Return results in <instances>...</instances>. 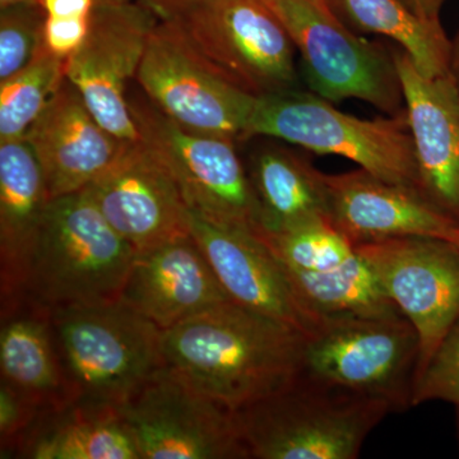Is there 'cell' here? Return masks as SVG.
Returning a JSON list of instances; mask_svg holds the SVG:
<instances>
[{
    "mask_svg": "<svg viewBox=\"0 0 459 459\" xmlns=\"http://www.w3.org/2000/svg\"><path fill=\"white\" fill-rule=\"evenodd\" d=\"M332 104L300 89L256 98L243 140L261 135L319 155L344 157L380 179L421 190L404 111L361 119Z\"/></svg>",
    "mask_w": 459,
    "mask_h": 459,
    "instance_id": "5b68a950",
    "label": "cell"
},
{
    "mask_svg": "<svg viewBox=\"0 0 459 459\" xmlns=\"http://www.w3.org/2000/svg\"><path fill=\"white\" fill-rule=\"evenodd\" d=\"M25 138L40 164L50 199L87 188L111 165L122 146L66 78Z\"/></svg>",
    "mask_w": 459,
    "mask_h": 459,
    "instance_id": "ac0fdd59",
    "label": "cell"
},
{
    "mask_svg": "<svg viewBox=\"0 0 459 459\" xmlns=\"http://www.w3.org/2000/svg\"><path fill=\"white\" fill-rule=\"evenodd\" d=\"M41 4H17L0 13V81L25 68L44 44Z\"/></svg>",
    "mask_w": 459,
    "mask_h": 459,
    "instance_id": "484cf974",
    "label": "cell"
},
{
    "mask_svg": "<svg viewBox=\"0 0 459 459\" xmlns=\"http://www.w3.org/2000/svg\"><path fill=\"white\" fill-rule=\"evenodd\" d=\"M50 318L74 403L117 409L166 365L164 331L120 299Z\"/></svg>",
    "mask_w": 459,
    "mask_h": 459,
    "instance_id": "277c9868",
    "label": "cell"
},
{
    "mask_svg": "<svg viewBox=\"0 0 459 459\" xmlns=\"http://www.w3.org/2000/svg\"><path fill=\"white\" fill-rule=\"evenodd\" d=\"M50 201L40 164L26 138L0 142L2 312L25 300L30 262Z\"/></svg>",
    "mask_w": 459,
    "mask_h": 459,
    "instance_id": "ffe728a7",
    "label": "cell"
},
{
    "mask_svg": "<svg viewBox=\"0 0 459 459\" xmlns=\"http://www.w3.org/2000/svg\"><path fill=\"white\" fill-rule=\"evenodd\" d=\"M455 246H457L459 247V231H458L457 243H455Z\"/></svg>",
    "mask_w": 459,
    "mask_h": 459,
    "instance_id": "836d02e7",
    "label": "cell"
},
{
    "mask_svg": "<svg viewBox=\"0 0 459 459\" xmlns=\"http://www.w3.org/2000/svg\"><path fill=\"white\" fill-rule=\"evenodd\" d=\"M303 63L310 91L331 102L358 99L386 115L403 113L392 51L344 23L329 0H263Z\"/></svg>",
    "mask_w": 459,
    "mask_h": 459,
    "instance_id": "ba28073f",
    "label": "cell"
},
{
    "mask_svg": "<svg viewBox=\"0 0 459 459\" xmlns=\"http://www.w3.org/2000/svg\"><path fill=\"white\" fill-rule=\"evenodd\" d=\"M157 22L155 12L142 0L95 4L86 40L66 59V80L120 142L141 138L126 89L137 75Z\"/></svg>",
    "mask_w": 459,
    "mask_h": 459,
    "instance_id": "7c38bea8",
    "label": "cell"
},
{
    "mask_svg": "<svg viewBox=\"0 0 459 459\" xmlns=\"http://www.w3.org/2000/svg\"><path fill=\"white\" fill-rule=\"evenodd\" d=\"M142 459H247L234 411L162 367L117 407Z\"/></svg>",
    "mask_w": 459,
    "mask_h": 459,
    "instance_id": "8fae6325",
    "label": "cell"
},
{
    "mask_svg": "<svg viewBox=\"0 0 459 459\" xmlns=\"http://www.w3.org/2000/svg\"><path fill=\"white\" fill-rule=\"evenodd\" d=\"M2 382L44 407L57 410L74 403L60 362L50 312L23 300L2 312Z\"/></svg>",
    "mask_w": 459,
    "mask_h": 459,
    "instance_id": "44dd1931",
    "label": "cell"
},
{
    "mask_svg": "<svg viewBox=\"0 0 459 459\" xmlns=\"http://www.w3.org/2000/svg\"><path fill=\"white\" fill-rule=\"evenodd\" d=\"M33 459H142L114 407L71 403L45 413L14 455Z\"/></svg>",
    "mask_w": 459,
    "mask_h": 459,
    "instance_id": "603a6c76",
    "label": "cell"
},
{
    "mask_svg": "<svg viewBox=\"0 0 459 459\" xmlns=\"http://www.w3.org/2000/svg\"><path fill=\"white\" fill-rule=\"evenodd\" d=\"M418 332L400 312L323 318L305 333L301 374L349 394L411 407Z\"/></svg>",
    "mask_w": 459,
    "mask_h": 459,
    "instance_id": "52a82bcc",
    "label": "cell"
},
{
    "mask_svg": "<svg viewBox=\"0 0 459 459\" xmlns=\"http://www.w3.org/2000/svg\"><path fill=\"white\" fill-rule=\"evenodd\" d=\"M135 80L183 128L243 141L255 96L220 74L170 21L159 18Z\"/></svg>",
    "mask_w": 459,
    "mask_h": 459,
    "instance_id": "9c48e42d",
    "label": "cell"
},
{
    "mask_svg": "<svg viewBox=\"0 0 459 459\" xmlns=\"http://www.w3.org/2000/svg\"><path fill=\"white\" fill-rule=\"evenodd\" d=\"M135 255L86 190L51 199L30 262L25 300L49 312L119 300Z\"/></svg>",
    "mask_w": 459,
    "mask_h": 459,
    "instance_id": "7a4b0ae2",
    "label": "cell"
},
{
    "mask_svg": "<svg viewBox=\"0 0 459 459\" xmlns=\"http://www.w3.org/2000/svg\"><path fill=\"white\" fill-rule=\"evenodd\" d=\"M353 31L391 39L427 77L452 72L453 42L442 23L413 13L403 0H329Z\"/></svg>",
    "mask_w": 459,
    "mask_h": 459,
    "instance_id": "cb8c5ba5",
    "label": "cell"
},
{
    "mask_svg": "<svg viewBox=\"0 0 459 459\" xmlns=\"http://www.w3.org/2000/svg\"><path fill=\"white\" fill-rule=\"evenodd\" d=\"M90 17L45 18L44 44L56 56L68 59L86 40Z\"/></svg>",
    "mask_w": 459,
    "mask_h": 459,
    "instance_id": "83f0119b",
    "label": "cell"
},
{
    "mask_svg": "<svg viewBox=\"0 0 459 459\" xmlns=\"http://www.w3.org/2000/svg\"><path fill=\"white\" fill-rule=\"evenodd\" d=\"M453 42L452 74L459 84V32Z\"/></svg>",
    "mask_w": 459,
    "mask_h": 459,
    "instance_id": "4dcf8cb0",
    "label": "cell"
},
{
    "mask_svg": "<svg viewBox=\"0 0 459 459\" xmlns=\"http://www.w3.org/2000/svg\"><path fill=\"white\" fill-rule=\"evenodd\" d=\"M142 140L162 157L189 211L261 234L258 204L234 138L189 131L143 101H129Z\"/></svg>",
    "mask_w": 459,
    "mask_h": 459,
    "instance_id": "30bf717a",
    "label": "cell"
},
{
    "mask_svg": "<svg viewBox=\"0 0 459 459\" xmlns=\"http://www.w3.org/2000/svg\"><path fill=\"white\" fill-rule=\"evenodd\" d=\"M459 403V319L437 344L413 385L411 406L429 401Z\"/></svg>",
    "mask_w": 459,
    "mask_h": 459,
    "instance_id": "4316f807",
    "label": "cell"
},
{
    "mask_svg": "<svg viewBox=\"0 0 459 459\" xmlns=\"http://www.w3.org/2000/svg\"><path fill=\"white\" fill-rule=\"evenodd\" d=\"M47 16L90 17L95 0H41Z\"/></svg>",
    "mask_w": 459,
    "mask_h": 459,
    "instance_id": "f1b7e54d",
    "label": "cell"
},
{
    "mask_svg": "<svg viewBox=\"0 0 459 459\" xmlns=\"http://www.w3.org/2000/svg\"><path fill=\"white\" fill-rule=\"evenodd\" d=\"M66 59L42 44L16 74L0 81V142L25 138L27 131L65 80Z\"/></svg>",
    "mask_w": 459,
    "mask_h": 459,
    "instance_id": "d4e9b609",
    "label": "cell"
},
{
    "mask_svg": "<svg viewBox=\"0 0 459 459\" xmlns=\"http://www.w3.org/2000/svg\"><path fill=\"white\" fill-rule=\"evenodd\" d=\"M132 0H95V4H105V3H126Z\"/></svg>",
    "mask_w": 459,
    "mask_h": 459,
    "instance_id": "d6a6232c",
    "label": "cell"
},
{
    "mask_svg": "<svg viewBox=\"0 0 459 459\" xmlns=\"http://www.w3.org/2000/svg\"><path fill=\"white\" fill-rule=\"evenodd\" d=\"M392 54L415 146L420 186L459 223V84L452 72L439 77L422 74L400 47Z\"/></svg>",
    "mask_w": 459,
    "mask_h": 459,
    "instance_id": "2e32d148",
    "label": "cell"
},
{
    "mask_svg": "<svg viewBox=\"0 0 459 459\" xmlns=\"http://www.w3.org/2000/svg\"><path fill=\"white\" fill-rule=\"evenodd\" d=\"M458 410H459V403L457 404Z\"/></svg>",
    "mask_w": 459,
    "mask_h": 459,
    "instance_id": "e575fe53",
    "label": "cell"
},
{
    "mask_svg": "<svg viewBox=\"0 0 459 459\" xmlns=\"http://www.w3.org/2000/svg\"><path fill=\"white\" fill-rule=\"evenodd\" d=\"M305 333L228 301L162 333L168 367L232 411L267 397L300 374Z\"/></svg>",
    "mask_w": 459,
    "mask_h": 459,
    "instance_id": "6da1fadb",
    "label": "cell"
},
{
    "mask_svg": "<svg viewBox=\"0 0 459 459\" xmlns=\"http://www.w3.org/2000/svg\"><path fill=\"white\" fill-rule=\"evenodd\" d=\"M120 300L162 331L232 301L190 234L138 252Z\"/></svg>",
    "mask_w": 459,
    "mask_h": 459,
    "instance_id": "d6986e66",
    "label": "cell"
},
{
    "mask_svg": "<svg viewBox=\"0 0 459 459\" xmlns=\"http://www.w3.org/2000/svg\"><path fill=\"white\" fill-rule=\"evenodd\" d=\"M247 175L258 204L261 234L329 220L325 174L291 148L267 146L250 156Z\"/></svg>",
    "mask_w": 459,
    "mask_h": 459,
    "instance_id": "7402d4cb",
    "label": "cell"
},
{
    "mask_svg": "<svg viewBox=\"0 0 459 459\" xmlns=\"http://www.w3.org/2000/svg\"><path fill=\"white\" fill-rule=\"evenodd\" d=\"M355 247L383 291L418 332L416 382L459 319V247L452 241L424 237L388 238Z\"/></svg>",
    "mask_w": 459,
    "mask_h": 459,
    "instance_id": "4fadbf2b",
    "label": "cell"
},
{
    "mask_svg": "<svg viewBox=\"0 0 459 459\" xmlns=\"http://www.w3.org/2000/svg\"><path fill=\"white\" fill-rule=\"evenodd\" d=\"M389 404L299 374L267 397L234 411L249 458L355 459Z\"/></svg>",
    "mask_w": 459,
    "mask_h": 459,
    "instance_id": "3957f363",
    "label": "cell"
},
{
    "mask_svg": "<svg viewBox=\"0 0 459 459\" xmlns=\"http://www.w3.org/2000/svg\"><path fill=\"white\" fill-rule=\"evenodd\" d=\"M83 190L137 253L190 234L179 184L142 138L122 142L111 165Z\"/></svg>",
    "mask_w": 459,
    "mask_h": 459,
    "instance_id": "5bb4252c",
    "label": "cell"
},
{
    "mask_svg": "<svg viewBox=\"0 0 459 459\" xmlns=\"http://www.w3.org/2000/svg\"><path fill=\"white\" fill-rule=\"evenodd\" d=\"M403 2L413 13L424 20L440 22L439 14L446 0H403Z\"/></svg>",
    "mask_w": 459,
    "mask_h": 459,
    "instance_id": "f546056e",
    "label": "cell"
},
{
    "mask_svg": "<svg viewBox=\"0 0 459 459\" xmlns=\"http://www.w3.org/2000/svg\"><path fill=\"white\" fill-rule=\"evenodd\" d=\"M189 230L234 303L304 333L316 325L295 298L279 259L258 234L210 221L192 211Z\"/></svg>",
    "mask_w": 459,
    "mask_h": 459,
    "instance_id": "e0dca14e",
    "label": "cell"
},
{
    "mask_svg": "<svg viewBox=\"0 0 459 459\" xmlns=\"http://www.w3.org/2000/svg\"><path fill=\"white\" fill-rule=\"evenodd\" d=\"M17 4H41V0H0V8L2 9Z\"/></svg>",
    "mask_w": 459,
    "mask_h": 459,
    "instance_id": "1f68e13d",
    "label": "cell"
},
{
    "mask_svg": "<svg viewBox=\"0 0 459 459\" xmlns=\"http://www.w3.org/2000/svg\"><path fill=\"white\" fill-rule=\"evenodd\" d=\"M329 219L352 246L424 237L457 243L459 223L418 188L362 170L325 174Z\"/></svg>",
    "mask_w": 459,
    "mask_h": 459,
    "instance_id": "9a60e30c",
    "label": "cell"
},
{
    "mask_svg": "<svg viewBox=\"0 0 459 459\" xmlns=\"http://www.w3.org/2000/svg\"><path fill=\"white\" fill-rule=\"evenodd\" d=\"M255 98L299 90L295 47L263 0H142Z\"/></svg>",
    "mask_w": 459,
    "mask_h": 459,
    "instance_id": "8992f818",
    "label": "cell"
}]
</instances>
